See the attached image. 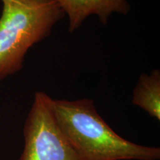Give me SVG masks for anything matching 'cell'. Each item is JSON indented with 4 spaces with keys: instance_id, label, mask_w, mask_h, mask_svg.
<instances>
[{
    "instance_id": "6da1fadb",
    "label": "cell",
    "mask_w": 160,
    "mask_h": 160,
    "mask_svg": "<svg viewBox=\"0 0 160 160\" xmlns=\"http://www.w3.org/2000/svg\"><path fill=\"white\" fill-rule=\"evenodd\" d=\"M60 128L81 160H158L160 148L139 145L117 134L92 99H51Z\"/></svg>"
},
{
    "instance_id": "7a4b0ae2",
    "label": "cell",
    "mask_w": 160,
    "mask_h": 160,
    "mask_svg": "<svg viewBox=\"0 0 160 160\" xmlns=\"http://www.w3.org/2000/svg\"><path fill=\"white\" fill-rule=\"evenodd\" d=\"M0 82L23 68L28 50L65 17L56 0H1Z\"/></svg>"
},
{
    "instance_id": "3957f363",
    "label": "cell",
    "mask_w": 160,
    "mask_h": 160,
    "mask_svg": "<svg viewBox=\"0 0 160 160\" xmlns=\"http://www.w3.org/2000/svg\"><path fill=\"white\" fill-rule=\"evenodd\" d=\"M51 99L44 92L35 93L24 125V149L18 160H81L60 128Z\"/></svg>"
},
{
    "instance_id": "277c9868",
    "label": "cell",
    "mask_w": 160,
    "mask_h": 160,
    "mask_svg": "<svg viewBox=\"0 0 160 160\" xmlns=\"http://www.w3.org/2000/svg\"><path fill=\"white\" fill-rule=\"evenodd\" d=\"M68 17V31L73 33L84 21L96 15L102 25L108 22L112 13L127 15L131 10L128 0H56Z\"/></svg>"
},
{
    "instance_id": "5b68a950",
    "label": "cell",
    "mask_w": 160,
    "mask_h": 160,
    "mask_svg": "<svg viewBox=\"0 0 160 160\" xmlns=\"http://www.w3.org/2000/svg\"><path fill=\"white\" fill-rule=\"evenodd\" d=\"M132 103L151 117L160 120V71L153 70L139 77L133 93Z\"/></svg>"
}]
</instances>
